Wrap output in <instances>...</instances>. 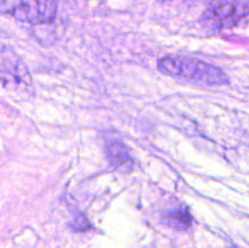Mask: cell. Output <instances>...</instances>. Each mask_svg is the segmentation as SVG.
<instances>
[{
    "label": "cell",
    "instance_id": "cell-2",
    "mask_svg": "<svg viewBox=\"0 0 249 248\" xmlns=\"http://www.w3.org/2000/svg\"><path fill=\"white\" fill-rule=\"evenodd\" d=\"M0 83L19 96L33 92V80L26 62L9 46L0 44Z\"/></svg>",
    "mask_w": 249,
    "mask_h": 248
},
{
    "label": "cell",
    "instance_id": "cell-6",
    "mask_svg": "<svg viewBox=\"0 0 249 248\" xmlns=\"http://www.w3.org/2000/svg\"><path fill=\"white\" fill-rule=\"evenodd\" d=\"M163 220L172 228L179 229V230H185V229L190 228L192 223V218L191 214L189 213V209L182 206L168 211L163 215Z\"/></svg>",
    "mask_w": 249,
    "mask_h": 248
},
{
    "label": "cell",
    "instance_id": "cell-5",
    "mask_svg": "<svg viewBox=\"0 0 249 248\" xmlns=\"http://www.w3.org/2000/svg\"><path fill=\"white\" fill-rule=\"evenodd\" d=\"M106 152L111 164L119 172L128 173L133 169V159L123 142L118 140L107 141Z\"/></svg>",
    "mask_w": 249,
    "mask_h": 248
},
{
    "label": "cell",
    "instance_id": "cell-3",
    "mask_svg": "<svg viewBox=\"0 0 249 248\" xmlns=\"http://www.w3.org/2000/svg\"><path fill=\"white\" fill-rule=\"evenodd\" d=\"M56 12V0H0V15L27 23H49L55 18Z\"/></svg>",
    "mask_w": 249,
    "mask_h": 248
},
{
    "label": "cell",
    "instance_id": "cell-1",
    "mask_svg": "<svg viewBox=\"0 0 249 248\" xmlns=\"http://www.w3.org/2000/svg\"><path fill=\"white\" fill-rule=\"evenodd\" d=\"M158 71L174 79L194 83L198 85H226L228 74L221 68L189 56L170 55L158 61Z\"/></svg>",
    "mask_w": 249,
    "mask_h": 248
},
{
    "label": "cell",
    "instance_id": "cell-4",
    "mask_svg": "<svg viewBox=\"0 0 249 248\" xmlns=\"http://www.w3.org/2000/svg\"><path fill=\"white\" fill-rule=\"evenodd\" d=\"M248 16V0H213L204 11L202 22L211 29L237 26Z\"/></svg>",
    "mask_w": 249,
    "mask_h": 248
}]
</instances>
